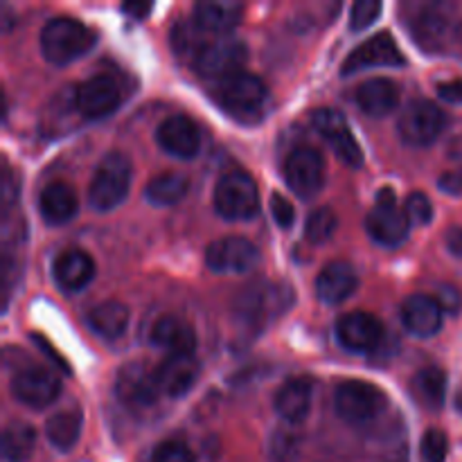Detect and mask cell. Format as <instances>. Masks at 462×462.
Segmentation results:
<instances>
[{"label": "cell", "instance_id": "cell-14", "mask_svg": "<svg viewBox=\"0 0 462 462\" xmlns=\"http://www.w3.org/2000/svg\"><path fill=\"white\" fill-rule=\"evenodd\" d=\"M260 260V253L246 237H221L206 251V262L217 273H246Z\"/></svg>", "mask_w": 462, "mask_h": 462}, {"label": "cell", "instance_id": "cell-7", "mask_svg": "<svg viewBox=\"0 0 462 462\" xmlns=\"http://www.w3.org/2000/svg\"><path fill=\"white\" fill-rule=\"evenodd\" d=\"M291 289V287H289ZM282 284H251L246 291L237 298V314L251 328H262L273 316L284 311L291 300V291Z\"/></svg>", "mask_w": 462, "mask_h": 462}, {"label": "cell", "instance_id": "cell-15", "mask_svg": "<svg viewBox=\"0 0 462 462\" xmlns=\"http://www.w3.org/2000/svg\"><path fill=\"white\" fill-rule=\"evenodd\" d=\"M377 66H404V54L397 48L393 36L388 32H379L373 39L361 43L350 52V57L343 63L341 72L343 75H355V72L365 70V68H377Z\"/></svg>", "mask_w": 462, "mask_h": 462}, {"label": "cell", "instance_id": "cell-42", "mask_svg": "<svg viewBox=\"0 0 462 462\" xmlns=\"http://www.w3.org/2000/svg\"><path fill=\"white\" fill-rule=\"evenodd\" d=\"M436 300H438V305H440V310L449 311V314H458L460 307H462V298H460L458 289L449 287V284H445V287L438 289Z\"/></svg>", "mask_w": 462, "mask_h": 462}, {"label": "cell", "instance_id": "cell-41", "mask_svg": "<svg viewBox=\"0 0 462 462\" xmlns=\"http://www.w3.org/2000/svg\"><path fill=\"white\" fill-rule=\"evenodd\" d=\"M271 215H273L275 224L280 226V228H291L293 226V219H296V210H293V203L289 201V199H284L282 194L275 192L273 197H271Z\"/></svg>", "mask_w": 462, "mask_h": 462}, {"label": "cell", "instance_id": "cell-3", "mask_svg": "<svg viewBox=\"0 0 462 462\" xmlns=\"http://www.w3.org/2000/svg\"><path fill=\"white\" fill-rule=\"evenodd\" d=\"M131 162L125 153L111 152L102 158L88 188V201L95 210L106 212L120 206L129 194Z\"/></svg>", "mask_w": 462, "mask_h": 462}, {"label": "cell", "instance_id": "cell-21", "mask_svg": "<svg viewBox=\"0 0 462 462\" xmlns=\"http://www.w3.org/2000/svg\"><path fill=\"white\" fill-rule=\"evenodd\" d=\"M201 373V364L194 355H170L156 368L161 391L170 397H183Z\"/></svg>", "mask_w": 462, "mask_h": 462}, {"label": "cell", "instance_id": "cell-16", "mask_svg": "<svg viewBox=\"0 0 462 462\" xmlns=\"http://www.w3.org/2000/svg\"><path fill=\"white\" fill-rule=\"evenodd\" d=\"M120 104V88L116 81L106 75H97L86 79L75 90V106L88 120H99L113 113Z\"/></svg>", "mask_w": 462, "mask_h": 462}, {"label": "cell", "instance_id": "cell-34", "mask_svg": "<svg viewBox=\"0 0 462 462\" xmlns=\"http://www.w3.org/2000/svg\"><path fill=\"white\" fill-rule=\"evenodd\" d=\"M415 395L429 409H440L445 404L447 397V374L445 370L429 365V368L420 370L413 379Z\"/></svg>", "mask_w": 462, "mask_h": 462}, {"label": "cell", "instance_id": "cell-26", "mask_svg": "<svg viewBox=\"0 0 462 462\" xmlns=\"http://www.w3.org/2000/svg\"><path fill=\"white\" fill-rule=\"evenodd\" d=\"M77 208L79 203H77L75 189L61 180L45 185L39 197V210L48 224H66L77 215Z\"/></svg>", "mask_w": 462, "mask_h": 462}, {"label": "cell", "instance_id": "cell-17", "mask_svg": "<svg viewBox=\"0 0 462 462\" xmlns=\"http://www.w3.org/2000/svg\"><path fill=\"white\" fill-rule=\"evenodd\" d=\"M337 337L343 347L352 352H370L382 343L383 328L373 314L350 311L337 320Z\"/></svg>", "mask_w": 462, "mask_h": 462}, {"label": "cell", "instance_id": "cell-2", "mask_svg": "<svg viewBox=\"0 0 462 462\" xmlns=\"http://www.w3.org/2000/svg\"><path fill=\"white\" fill-rule=\"evenodd\" d=\"M95 45V32L75 18H52L41 30V52L50 63H70Z\"/></svg>", "mask_w": 462, "mask_h": 462}, {"label": "cell", "instance_id": "cell-24", "mask_svg": "<svg viewBox=\"0 0 462 462\" xmlns=\"http://www.w3.org/2000/svg\"><path fill=\"white\" fill-rule=\"evenodd\" d=\"M397 102H400V88L395 81L386 79V77H374L356 88V104L361 106V111L373 117H383L393 113L397 108Z\"/></svg>", "mask_w": 462, "mask_h": 462}, {"label": "cell", "instance_id": "cell-40", "mask_svg": "<svg viewBox=\"0 0 462 462\" xmlns=\"http://www.w3.org/2000/svg\"><path fill=\"white\" fill-rule=\"evenodd\" d=\"M152 462H197L194 460V454L189 451L188 445L179 440H167L162 445L156 447L153 451Z\"/></svg>", "mask_w": 462, "mask_h": 462}, {"label": "cell", "instance_id": "cell-18", "mask_svg": "<svg viewBox=\"0 0 462 462\" xmlns=\"http://www.w3.org/2000/svg\"><path fill=\"white\" fill-rule=\"evenodd\" d=\"M158 144L176 158H194L201 149V131L188 116H171L158 126Z\"/></svg>", "mask_w": 462, "mask_h": 462}, {"label": "cell", "instance_id": "cell-36", "mask_svg": "<svg viewBox=\"0 0 462 462\" xmlns=\"http://www.w3.org/2000/svg\"><path fill=\"white\" fill-rule=\"evenodd\" d=\"M337 226H338V219H337V212H334L332 208H316V210L310 215V219H307L305 235L311 244H323L332 237Z\"/></svg>", "mask_w": 462, "mask_h": 462}, {"label": "cell", "instance_id": "cell-11", "mask_svg": "<svg viewBox=\"0 0 462 462\" xmlns=\"http://www.w3.org/2000/svg\"><path fill=\"white\" fill-rule=\"evenodd\" d=\"M284 180L298 197H314L325 180V162L319 149L296 147L284 162Z\"/></svg>", "mask_w": 462, "mask_h": 462}, {"label": "cell", "instance_id": "cell-39", "mask_svg": "<svg viewBox=\"0 0 462 462\" xmlns=\"http://www.w3.org/2000/svg\"><path fill=\"white\" fill-rule=\"evenodd\" d=\"M404 212H406V217H409L411 221H415L418 226H427L429 221L433 219L431 199H429L424 192L409 194V199H406Z\"/></svg>", "mask_w": 462, "mask_h": 462}, {"label": "cell", "instance_id": "cell-25", "mask_svg": "<svg viewBox=\"0 0 462 462\" xmlns=\"http://www.w3.org/2000/svg\"><path fill=\"white\" fill-rule=\"evenodd\" d=\"M149 338L153 346L170 350V355H194V347H197V337H194L192 328L174 316L158 319Z\"/></svg>", "mask_w": 462, "mask_h": 462}, {"label": "cell", "instance_id": "cell-22", "mask_svg": "<svg viewBox=\"0 0 462 462\" xmlns=\"http://www.w3.org/2000/svg\"><path fill=\"white\" fill-rule=\"evenodd\" d=\"M311 395H314L311 379L307 377L289 379V382H284L282 386H280V391L275 393L273 406L284 422L300 424L302 420L310 415Z\"/></svg>", "mask_w": 462, "mask_h": 462}, {"label": "cell", "instance_id": "cell-37", "mask_svg": "<svg viewBox=\"0 0 462 462\" xmlns=\"http://www.w3.org/2000/svg\"><path fill=\"white\" fill-rule=\"evenodd\" d=\"M447 451H449V442H447L445 433L440 429H429L422 438V445H420L422 462H445Z\"/></svg>", "mask_w": 462, "mask_h": 462}, {"label": "cell", "instance_id": "cell-6", "mask_svg": "<svg viewBox=\"0 0 462 462\" xmlns=\"http://www.w3.org/2000/svg\"><path fill=\"white\" fill-rule=\"evenodd\" d=\"M246 59L248 48L244 41L233 39V36H217V39H210V43L203 48V52L199 54L192 66L206 79L224 81L242 72Z\"/></svg>", "mask_w": 462, "mask_h": 462}, {"label": "cell", "instance_id": "cell-46", "mask_svg": "<svg viewBox=\"0 0 462 462\" xmlns=\"http://www.w3.org/2000/svg\"><path fill=\"white\" fill-rule=\"evenodd\" d=\"M122 9H125V12L129 14L131 18H144L149 12H152L153 5L152 3H144V0H131V3L122 5Z\"/></svg>", "mask_w": 462, "mask_h": 462}, {"label": "cell", "instance_id": "cell-29", "mask_svg": "<svg viewBox=\"0 0 462 462\" xmlns=\"http://www.w3.org/2000/svg\"><path fill=\"white\" fill-rule=\"evenodd\" d=\"M88 323L97 337L113 341L120 338L129 328V307L122 305L120 300H106L99 302L88 316Z\"/></svg>", "mask_w": 462, "mask_h": 462}, {"label": "cell", "instance_id": "cell-43", "mask_svg": "<svg viewBox=\"0 0 462 462\" xmlns=\"http://www.w3.org/2000/svg\"><path fill=\"white\" fill-rule=\"evenodd\" d=\"M440 189L447 194H454V197H462V167L458 170H451L447 174L440 176Z\"/></svg>", "mask_w": 462, "mask_h": 462}, {"label": "cell", "instance_id": "cell-13", "mask_svg": "<svg viewBox=\"0 0 462 462\" xmlns=\"http://www.w3.org/2000/svg\"><path fill=\"white\" fill-rule=\"evenodd\" d=\"M59 393H61V379L39 365L21 370L12 379V395L30 409H45L57 402Z\"/></svg>", "mask_w": 462, "mask_h": 462}, {"label": "cell", "instance_id": "cell-4", "mask_svg": "<svg viewBox=\"0 0 462 462\" xmlns=\"http://www.w3.org/2000/svg\"><path fill=\"white\" fill-rule=\"evenodd\" d=\"M215 210L228 221L253 219L260 210V194L253 176L246 171H230L221 176L215 188Z\"/></svg>", "mask_w": 462, "mask_h": 462}, {"label": "cell", "instance_id": "cell-33", "mask_svg": "<svg viewBox=\"0 0 462 462\" xmlns=\"http://www.w3.org/2000/svg\"><path fill=\"white\" fill-rule=\"evenodd\" d=\"M36 445V431L27 422H12L3 431V454L7 462H25Z\"/></svg>", "mask_w": 462, "mask_h": 462}, {"label": "cell", "instance_id": "cell-20", "mask_svg": "<svg viewBox=\"0 0 462 462\" xmlns=\"http://www.w3.org/2000/svg\"><path fill=\"white\" fill-rule=\"evenodd\" d=\"M359 287V275L350 262H329L316 280V296L328 305H341Z\"/></svg>", "mask_w": 462, "mask_h": 462}, {"label": "cell", "instance_id": "cell-19", "mask_svg": "<svg viewBox=\"0 0 462 462\" xmlns=\"http://www.w3.org/2000/svg\"><path fill=\"white\" fill-rule=\"evenodd\" d=\"M442 314L436 298L427 296V293H415V296L406 298L402 302V323L415 337H433V334L440 332L442 328Z\"/></svg>", "mask_w": 462, "mask_h": 462}, {"label": "cell", "instance_id": "cell-47", "mask_svg": "<svg viewBox=\"0 0 462 462\" xmlns=\"http://www.w3.org/2000/svg\"><path fill=\"white\" fill-rule=\"evenodd\" d=\"M445 244L454 255H462V228H451L447 230Z\"/></svg>", "mask_w": 462, "mask_h": 462}, {"label": "cell", "instance_id": "cell-9", "mask_svg": "<svg viewBox=\"0 0 462 462\" xmlns=\"http://www.w3.org/2000/svg\"><path fill=\"white\" fill-rule=\"evenodd\" d=\"M445 113L429 99H415L400 117V135L413 147H427L445 129Z\"/></svg>", "mask_w": 462, "mask_h": 462}, {"label": "cell", "instance_id": "cell-12", "mask_svg": "<svg viewBox=\"0 0 462 462\" xmlns=\"http://www.w3.org/2000/svg\"><path fill=\"white\" fill-rule=\"evenodd\" d=\"M365 230H368L370 237L374 239L382 246H400L406 237H409L411 230V219L406 217L404 210L393 203L391 194L383 192L379 197L377 206L368 212L365 217Z\"/></svg>", "mask_w": 462, "mask_h": 462}, {"label": "cell", "instance_id": "cell-5", "mask_svg": "<svg viewBox=\"0 0 462 462\" xmlns=\"http://www.w3.org/2000/svg\"><path fill=\"white\" fill-rule=\"evenodd\" d=\"M383 404H386L383 393L373 383L359 382V379H347V382L338 383L337 393H334V409L350 424L373 422Z\"/></svg>", "mask_w": 462, "mask_h": 462}, {"label": "cell", "instance_id": "cell-10", "mask_svg": "<svg viewBox=\"0 0 462 462\" xmlns=\"http://www.w3.org/2000/svg\"><path fill=\"white\" fill-rule=\"evenodd\" d=\"M311 122H314L316 131L328 140L332 152L337 153L346 165H364V152H361L359 143H356V138L352 135L343 113H338L337 108H316L314 116H311Z\"/></svg>", "mask_w": 462, "mask_h": 462}, {"label": "cell", "instance_id": "cell-45", "mask_svg": "<svg viewBox=\"0 0 462 462\" xmlns=\"http://www.w3.org/2000/svg\"><path fill=\"white\" fill-rule=\"evenodd\" d=\"M14 199H16V183H14V176H12V171H9V167L5 165V176H3V206H5V212H7L9 206H12Z\"/></svg>", "mask_w": 462, "mask_h": 462}, {"label": "cell", "instance_id": "cell-28", "mask_svg": "<svg viewBox=\"0 0 462 462\" xmlns=\"http://www.w3.org/2000/svg\"><path fill=\"white\" fill-rule=\"evenodd\" d=\"M449 32V21L442 14V5H427L415 16L413 34L424 50H442Z\"/></svg>", "mask_w": 462, "mask_h": 462}, {"label": "cell", "instance_id": "cell-32", "mask_svg": "<svg viewBox=\"0 0 462 462\" xmlns=\"http://www.w3.org/2000/svg\"><path fill=\"white\" fill-rule=\"evenodd\" d=\"M188 179L176 171H165L161 176H153L144 188V197L153 206H174L188 194Z\"/></svg>", "mask_w": 462, "mask_h": 462}, {"label": "cell", "instance_id": "cell-31", "mask_svg": "<svg viewBox=\"0 0 462 462\" xmlns=\"http://www.w3.org/2000/svg\"><path fill=\"white\" fill-rule=\"evenodd\" d=\"M210 43V34L197 25V21H179L171 30V48L185 61L194 63L203 48Z\"/></svg>", "mask_w": 462, "mask_h": 462}, {"label": "cell", "instance_id": "cell-27", "mask_svg": "<svg viewBox=\"0 0 462 462\" xmlns=\"http://www.w3.org/2000/svg\"><path fill=\"white\" fill-rule=\"evenodd\" d=\"M95 264L88 253L66 251L54 262V280L66 291H79L93 280Z\"/></svg>", "mask_w": 462, "mask_h": 462}, {"label": "cell", "instance_id": "cell-30", "mask_svg": "<svg viewBox=\"0 0 462 462\" xmlns=\"http://www.w3.org/2000/svg\"><path fill=\"white\" fill-rule=\"evenodd\" d=\"M81 422L84 418H81V411L77 409H66L50 415L45 422V436H48L50 445L57 447L59 451H70L79 440Z\"/></svg>", "mask_w": 462, "mask_h": 462}, {"label": "cell", "instance_id": "cell-48", "mask_svg": "<svg viewBox=\"0 0 462 462\" xmlns=\"http://www.w3.org/2000/svg\"><path fill=\"white\" fill-rule=\"evenodd\" d=\"M456 409H458L460 413H462V388H460L458 393H456Z\"/></svg>", "mask_w": 462, "mask_h": 462}, {"label": "cell", "instance_id": "cell-8", "mask_svg": "<svg viewBox=\"0 0 462 462\" xmlns=\"http://www.w3.org/2000/svg\"><path fill=\"white\" fill-rule=\"evenodd\" d=\"M161 383H158L156 370L149 368L144 361H134L120 368L116 377V395L117 400L131 409H144L152 406L161 395Z\"/></svg>", "mask_w": 462, "mask_h": 462}, {"label": "cell", "instance_id": "cell-1", "mask_svg": "<svg viewBox=\"0 0 462 462\" xmlns=\"http://www.w3.org/2000/svg\"><path fill=\"white\" fill-rule=\"evenodd\" d=\"M215 97L228 116L239 122H257L269 106V88L253 72H237L224 81H217Z\"/></svg>", "mask_w": 462, "mask_h": 462}, {"label": "cell", "instance_id": "cell-44", "mask_svg": "<svg viewBox=\"0 0 462 462\" xmlns=\"http://www.w3.org/2000/svg\"><path fill=\"white\" fill-rule=\"evenodd\" d=\"M438 95L442 99L451 104H460L462 102V81L460 79H451V81H442L438 84Z\"/></svg>", "mask_w": 462, "mask_h": 462}, {"label": "cell", "instance_id": "cell-38", "mask_svg": "<svg viewBox=\"0 0 462 462\" xmlns=\"http://www.w3.org/2000/svg\"><path fill=\"white\" fill-rule=\"evenodd\" d=\"M379 14H382V3H377V0H359V3L352 5L350 27L355 32L365 30V27L377 21Z\"/></svg>", "mask_w": 462, "mask_h": 462}, {"label": "cell", "instance_id": "cell-23", "mask_svg": "<svg viewBox=\"0 0 462 462\" xmlns=\"http://www.w3.org/2000/svg\"><path fill=\"white\" fill-rule=\"evenodd\" d=\"M244 5L233 0H203L194 7V21L208 34H228L242 23Z\"/></svg>", "mask_w": 462, "mask_h": 462}, {"label": "cell", "instance_id": "cell-35", "mask_svg": "<svg viewBox=\"0 0 462 462\" xmlns=\"http://www.w3.org/2000/svg\"><path fill=\"white\" fill-rule=\"evenodd\" d=\"M302 451V433L298 424H282L273 431L269 442L271 462H296Z\"/></svg>", "mask_w": 462, "mask_h": 462}]
</instances>
